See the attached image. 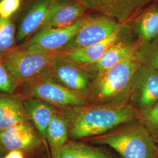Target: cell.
<instances>
[{"label": "cell", "instance_id": "18", "mask_svg": "<svg viewBox=\"0 0 158 158\" xmlns=\"http://www.w3.org/2000/svg\"><path fill=\"white\" fill-rule=\"evenodd\" d=\"M69 127L66 119L60 113L55 114L46 131V141L51 148L52 158H54L60 148L68 141Z\"/></svg>", "mask_w": 158, "mask_h": 158}, {"label": "cell", "instance_id": "22", "mask_svg": "<svg viewBox=\"0 0 158 158\" xmlns=\"http://www.w3.org/2000/svg\"><path fill=\"white\" fill-rule=\"evenodd\" d=\"M15 27L10 19L0 17V59L15 49Z\"/></svg>", "mask_w": 158, "mask_h": 158}, {"label": "cell", "instance_id": "10", "mask_svg": "<svg viewBox=\"0 0 158 158\" xmlns=\"http://www.w3.org/2000/svg\"><path fill=\"white\" fill-rule=\"evenodd\" d=\"M44 141L31 121H27L0 132V143L8 152L18 151L29 154L36 151Z\"/></svg>", "mask_w": 158, "mask_h": 158}, {"label": "cell", "instance_id": "21", "mask_svg": "<svg viewBox=\"0 0 158 158\" xmlns=\"http://www.w3.org/2000/svg\"><path fill=\"white\" fill-rule=\"evenodd\" d=\"M135 58L142 65L158 71V36L140 44Z\"/></svg>", "mask_w": 158, "mask_h": 158}, {"label": "cell", "instance_id": "24", "mask_svg": "<svg viewBox=\"0 0 158 158\" xmlns=\"http://www.w3.org/2000/svg\"><path fill=\"white\" fill-rule=\"evenodd\" d=\"M18 87L0 59V93L14 94Z\"/></svg>", "mask_w": 158, "mask_h": 158}, {"label": "cell", "instance_id": "19", "mask_svg": "<svg viewBox=\"0 0 158 158\" xmlns=\"http://www.w3.org/2000/svg\"><path fill=\"white\" fill-rule=\"evenodd\" d=\"M151 0H107L109 17L126 24Z\"/></svg>", "mask_w": 158, "mask_h": 158}, {"label": "cell", "instance_id": "7", "mask_svg": "<svg viewBox=\"0 0 158 158\" xmlns=\"http://www.w3.org/2000/svg\"><path fill=\"white\" fill-rule=\"evenodd\" d=\"M45 73L50 79L66 88L87 93L96 75L70 61L60 52L53 59Z\"/></svg>", "mask_w": 158, "mask_h": 158}, {"label": "cell", "instance_id": "26", "mask_svg": "<svg viewBox=\"0 0 158 158\" xmlns=\"http://www.w3.org/2000/svg\"><path fill=\"white\" fill-rule=\"evenodd\" d=\"M21 0H1L0 1V17L9 19L17 11L21 5Z\"/></svg>", "mask_w": 158, "mask_h": 158}, {"label": "cell", "instance_id": "11", "mask_svg": "<svg viewBox=\"0 0 158 158\" xmlns=\"http://www.w3.org/2000/svg\"><path fill=\"white\" fill-rule=\"evenodd\" d=\"M86 10L77 0H54L41 28L69 26L85 16Z\"/></svg>", "mask_w": 158, "mask_h": 158}, {"label": "cell", "instance_id": "25", "mask_svg": "<svg viewBox=\"0 0 158 158\" xmlns=\"http://www.w3.org/2000/svg\"><path fill=\"white\" fill-rule=\"evenodd\" d=\"M86 9L98 12L109 17L107 0H77Z\"/></svg>", "mask_w": 158, "mask_h": 158}, {"label": "cell", "instance_id": "2", "mask_svg": "<svg viewBox=\"0 0 158 158\" xmlns=\"http://www.w3.org/2000/svg\"><path fill=\"white\" fill-rule=\"evenodd\" d=\"M140 64L135 55L97 74L87 91L88 104L121 105L129 103L132 78Z\"/></svg>", "mask_w": 158, "mask_h": 158}, {"label": "cell", "instance_id": "20", "mask_svg": "<svg viewBox=\"0 0 158 158\" xmlns=\"http://www.w3.org/2000/svg\"><path fill=\"white\" fill-rule=\"evenodd\" d=\"M54 158H114L97 147L77 140L67 142Z\"/></svg>", "mask_w": 158, "mask_h": 158}, {"label": "cell", "instance_id": "30", "mask_svg": "<svg viewBox=\"0 0 158 158\" xmlns=\"http://www.w3.org/2000/svg\"><path fill=\"white\" fill-rule=\"evenodd\" d=\"M0 1H1V0H0Z\"/></svg>", "mask_w": 158, "mask_h": 158}, {"label": "cell", "instance_id": "28", "mask_svg": "<svg viewBox=\"0 0 158 158\" xmlns=\"http://www.w3.org/2000/svg\"><path fill=\"white\" fill-rule=\"evenodd\" d=\"M8 152L6 151L4 148L1 145L0 143V158H4L8 154Z\"/></svg>", "mask_w": 158, "mask_h": 158}, {"label": "cell", "instance_id": "14", "mask_svg": "<svg viewBox=\"0 0 158 158\" xmlns=\"http://www.w3.org/2000/svg\"><path fill=\"white\" fill-rule=\"evenodd\" d=\"M27 121L30 120L22 97L0 93V132Z\"/></svg>", "mask_w": 158, "mask_h": 158}, {"label": "cell", "instance_id": "23", "mask_svg": "<svg viewBox=\"0 0 158 158\" xmlns=\"http://www.w3.org/2000/svg\"><path fill=\"white\" fill-rule=\"evenodd\" d=\"M139 121L158 142V102L146 112L141 113Z\"/></svg>", "mask_w": 158, "mask_h": 158}, {"label": "cell", "instance_id": "4", "mask_svg": "<svg viewBox=\"0 0 158 158\" xmlns=\"http://www.w3.org/2000/svg\"><path fill=\"white\" fill-rule=\"evenodd\" d=\"M21 86L24 97L40 99L58 109L89 105L87 92L66 88L50 79L45 72Z\"/></svg>", "mask_w": 158, "mask_h": 158}, {"label": "cell", "instance_id": "8", "mask_svg": "<svg viewBox=\"0 0 158 158\" xmlns=\"http://www.w3.org/2000/svg\"><path fill=\"white\" fill-rule=\"evenodd\" d=\"M158 102V71L140 64L133 74L129 104L140 113Z\"/></svg>", "mask_w": 158, "mask_h": 158}, {"label": "cell", "instance_id": "13", "mask_svg": "<svg viewBox=\"0 0 158 158\" xmlns=\"http://www.w3.org/2000/svg\"><path fill=\"white\" fill-rule=\"evenodd\" d=\"M139 45L137 41L131 42L122 38L108 49L97 62L84 68L95 74L104 72L134 56Z\"/></svg>", "mask_w": 158, "mask_h": 158}, {"label": "cell", "instance_id": "12", "mask_svg": "<svg viewBox=\"0 0 158 158\" xmlns=\"http://www.w3.org/2000/svg\"><path fill=\"white\" fill-rule=\"evenodd\" d=\"M121 31L115 32L106 40L91 45L77 49L62 51L60 53L70 61L82 67H86L97 62L111 46L121 40Z\"/></svg>", "mask_w": 158, "mask_h": 158}, {"label": "cell", "instance_id": "6", "mask_svg": "<svg viewBox=\"0 0 158 158\" xmlns=\"http://www.w3.org/2000/svg\"><path fill=\"white\" fill-rule=\"evenodd\" d=\"M92 18L93 17L85 15L66 27L40 29L19 48L35 52H60L79 30Z\"/></svg>", "mask_w": 158, "mask_h": 158}, {"label": "cell", "instance_id": "29", "mask_svg": "<svg viewBox=\"0 0 158 158\" xmlns=\"http://www.w3.org/2000/svg\"><path fill=\"white\" fill-rule=\"evenodd\" d=\"M6 158V156H5V157H4V158Z\"/></svg>", "mask_w": 158, "mask_h": 158}, {"label": "cell", "instance_id": "15", "mask_svg": "<svg viewBox=\"0 0 158 158\" xmlns=\"http://www.w3.org/2000/svg\"><path fill=\"white\" fill-rule=\"evenodd\" d=\"M23 104L29 118L41 136L46 144V131L52 116L59 113L58 108L41 100L33 97H23Z\"/></svg>", "mask_w": 158, "mask_h": 158}, {"label": "cell", "instance_id": "1", "mask_svg": "<svg viewBox=\"0 0 158 158\" xmlns=\"http://www.w3.org/2000/svg\"><path fill=\"white\" fill-rule=\"evenodd\" d=\"M69 127V139H85L100 135L121 125L139 120L141 113L129 103L94 105L59 109Z\"/></svg>", "mask_w": 158, "mask_h": 158}, {"label": "cell", "instance_id": "27", "mask_svg": "<svg viewBox=\"0 0 158 158\" xmlns=\"http://www.w3.org/2000/svg\"><path fill=\"white\" fill-rule=\"evenodd\" d=\"M6 158H25V154L18 151H12L8 153Z\"/></svg>", "mask_w": 158, "mask_h": 158}, {"label": "cell", "instance_id": "5", "mask_svg": "<svg viewBox=\"0 0 158 158\" xmlns=\"http://www.w3.org/2000/svg\"><path fill=\"white\" fill-rule=\"evenodd\" d=\"M59 52H41L19 48L0 59L18 86L40 76Z\"/></svg>", "mask_w": 158, "mask_h": 158}, {"label": "cell", "instance_id": "3", "mask_svg": "<svg viewBox=\"0 0 158 158\" xmlns=\"http://www.w3.org/2000/svg\"><path fill=\"white\" fill-rule=\"evenodd\" d=\"M84 141L108 145L123 158H158V142L139 120Z\"/></svg>", "mask_w": 158, "mask_h": 158}, {"label": "cell", "instance_id": "17", "mask_svg": "<svg viewBox=\"0 0 158 158\" xmlns=\"http://www.w3.org/2000/svg\"><path fill=\"white\" fill-rule=\"evenodd\" d=\"M134 29L140 45L158 36V5L149 6L136 18Z\"/></svg>", "mask_w": 158, "mask_h": 158}, {"label": "cell", "instance_id": "9", "mask_svg": "<svg viewBox=\"0 0 158 158\" xmlns=\"http://www.w3.org/2000/svg\"><path fill=\"white\" fill-rule=\"evenodd\" d=\"M125 26V24L105 15L93 17L60 52L77 49L100 42L124 28Z\"/></svg>", "mask_w": 158, "mask_h": 158}, {"label": "cell", "instance_id": "16", "mask_svg": "<svg viewBox=\"0 0 158 158\" xmlns=\"http://www.w3.org/2000/svg\"><path fill=\"white\" fill-rule=\"evenodd\" d=\"M54 0L36 1L23 18L17 31L16 41L20 42L41 28Z\"/></svg>", "mask_w": 158, "mask_h": 158}]
</instances>
